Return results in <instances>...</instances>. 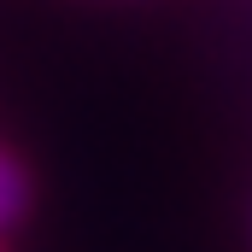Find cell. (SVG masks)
Returning a JSON list of instances; mask_svg holds the SVG:
<instances>
[{
	"instance_id": "cell-1",
	"label": "cell",
	"mask_w": 252,
	"mask_h": 252,
	"mask_svg": "<svg viewBox=\"0 0 252 252\" xmlns=\"http://www.w3.org/2000/svg\"><path fill=\"white\" fill-rule=\"evenodd\" d=\"M24 205H30V182H24L18 158H6V153H0V229H6V223H18V217H24Z\"/></svg>"
}]
</instances>
